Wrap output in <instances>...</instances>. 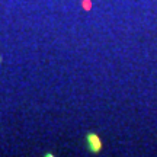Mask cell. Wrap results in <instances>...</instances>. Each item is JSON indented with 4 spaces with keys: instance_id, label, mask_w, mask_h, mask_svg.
<instances>
[{
    "instance_id": "obj_1",
    "label": "cell",
    "mask_w": 157,
    "mask_h": 157,
    "mask_svg": "<svg viewBox=\"0 0 157 157\" xmlns=\"http://www.w3.org/2000/svg\"><path fill=\"white\" fill-rule=\"evenodd\" d=\"M89 143H90V147L93 151H99L102 149V141L99 140L98 135H90L89 137Z\"/></svg>"
},
{
    "instance_id": "obj_2",
    "label": "cell",
    "mask_w": 157,
    "mask_h": 157,
    "mask_svg": "<svg viewBox=\"0 0 157 157\" xmlns=\"http://www.w3.org/2000/svg\"><path fill=\"white\" fill-rule=\"evenodd\" d=\"M83 10H90L92 9V0H82Z\"/></svg>"
}]
</instances>
